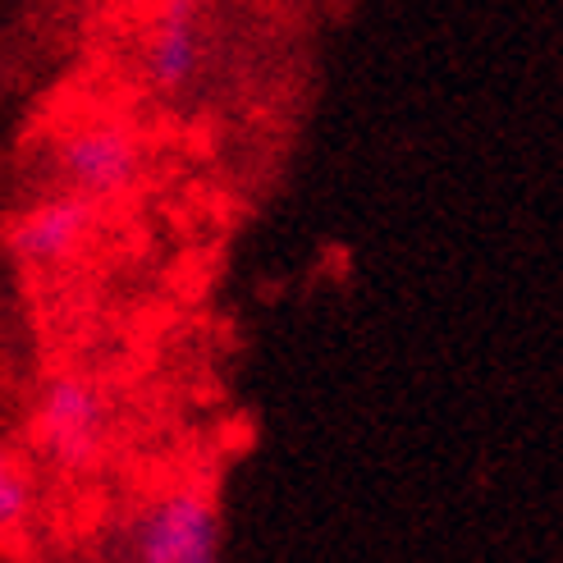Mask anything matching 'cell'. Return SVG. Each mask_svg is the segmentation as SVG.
Segmentation results:
<instances>
[{
    "label": "cell",
    "instance_id": "obj_2",
    "mask_svg": "<svg viewBox=\"0 0 563 563\" xmlns=\"http://www.w3.org/2000/svg\"><path fill=\"white\" fill-rule=\"evenodd\" d=\"M106 427H110L106 394L97 389V380L74 372L46 376V385L37 389L33 417H27V431H33L37 449H46L65 467L92 463L106 444Z\"/></svg>",
    "mask_w": 563,
    "mask_h": 563
},
{
    "label": "cell",
    "instance_id": "obj_4",
    "mask_svg": "<svg viewBox=\"0 0 563 563\" xmlns=\"http://www.w3.org/2000/svg\"><path fill=\"white\" fill-rule=\"evenodd\" d=\"M97 234V202L82 192H46L5 220V247L23 266H60Z\"/></svg>",
    "mask_w": 563,
    "mask_h": 563
},
{
    "label": "cell",
    "instance_id": "obj_3",
    "mask_svg": "<svg viewBox=\"0 0 563 563\" xmlns=\"http://www.w3.org/2000/svg\"><path fill=\"white\" fill-rule=\"evenodd\" d=\"M129 563H220V509L202 490L152 499L129 527Z\"/></svg>",
    "mask_w": 563,
    "mask_h": 563
},
{
    "label": "cell",
    "instance_id": "obj_5",
    "mask_svg": "<svg viewBox=\"0 0 563 563\" xmlns=\"http://www.w3.org/2000/svg\"><path fill=\"white\" fill-rule=\"evenodd\" d=\"M207 65V33H202V10L197 0H165V10L147 37L143 51V74L156 92L175 97Z\"/></svg>",
    "mask_w": 563,
    "mask_h": 563
},
{
    "label": "cell",
    "instance_id": "obj_6",
    "mask_svg": "<svg viewBox=\"0 0 563 563\" xmlns=\"http://www.w3.org/2000/svg\"><path fill=\"white\" fill-rule=\"evenodd\" d=\"M27 509H33V476L23 472L14 449L0 444V537L14 531L27 518Z\"/></svg>",
    "mask_w": 563,
    "mask_h": 563
},
{
    "label": "cell",
    "instance_id": "obj_1",
    "mask_svg": "<svg viewBox=\"0 0 563 563\" xmlns=\"http://www.w3.org/2000/svg\"><path fill=\"white\" fill-rule=\"evenodd\" d=\"M55 175H60L65 192H82L101 202L110 192H124L143 179L147 170V143L137 137L133 124L124 120H82L74 124L51 152Z\"/></svg>",
    "mask_w": 563,
    "mask_h": 563
}]
</instances>
